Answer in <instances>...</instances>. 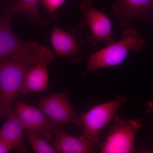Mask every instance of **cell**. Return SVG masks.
I'll return each mask as SVG.
<instances>
[{"label":"cell","mask_w":153,"mask_h":153,"mask_svg":"<svg viewBox=\"0 0 153 153\" xmlns=\"http://www.w3.org/2000/svg\"><path fill=\"white\" fill-rule=\"evenodd\" d=\"M66 0H40V2L46 8L52 19L57 17V10L62 5Z\"/></svg>","instance_id":"cell-16"},{"label":"cell","mask_w":153,"mask_h":153,"mask_svg":"<svg viewBox=\"0 0 153 153\" xmlns=\"http://www.w3.org/2000/svg\"><path fill=\"white\" fill-rule=\"evenodd\" d=\"M52 131L55 137L52 144L57 152L87 153L97 151L96 145L87 142L81 136L70 135L59 127L55 126Z\"/></svg>","instance_id":"cell-12"},{"label":"cell","mask_w":153,"mask_h":153,"mask_svg":"<svg viewBox=\"0 0 153 153\" xmlns=\"http://www.w3.org/2000/svg\"><path fill=\"white\" fill-rule=\"evenodd\" d=\"M82 1L85 2L91 3V4H92V2H93V0H82Z\"/></svg>","instance_id":"cell-20"},{"label":"cell","mask_w":153,"mask_h":153,"mask_svg":"<svg viewBox=\"0 0 153 153\" xmlns=\"http://www.w3.org/2000/svg\"><path fill=\"white\" fill-rule=\"evenodd\" d=\"M115 19L123 27H129L137 19L149 20L153 0H117L111 7Z\"/></svg>","instance_id":"cell-9"},{"label":"cell","mask_w":153,"mask_h":153,"mask_svg":"<svg viewBox=\"0 0 153 153\" xmlns=\"http://www.w3.org/2000/svg\"><path fill=\"white\" fill-rule=\"evenodd\" d=\"M147 109L149 112H153V102H149L146 105Z\"/></svg>","instance_id":"cell-18"},{"label":"cell","mask_w":153,"mask_h":153,"mask_svg":"<svg viewBox=\"0 0 153 153\" xmlns=\"http://www.w3.org/2000/svg\"><path fill=\"white\" fill-rule=\"evenodd\" d=\"M142 126L140 120H126L117 117L114 126L101 145V153L134 152L135 137Z\"/></svg>","instance_id":"cell-5"},{"label":"cell","mask_w":153,"mask_h":153,"mask_svg":"<svg viewBox=\"0 0 153 153\" xmlns=\"http://www.w3.org/2000/svg\"><path fill=\"white\" fill-rule=\"evenodd\" d=\"M39 106L54 126H65L70 123L81 126V114L77 113L71 106L67 91L42 97Z\"/></svg>","instance_id":"cell-6"},{"label":"cell","mask_w":153,"mask_h":153,"mask_svg":"<svg viewBox=\"0 0 153 153\" xmlns=\"http://www.w3.org/2000/svg\"><path fill=\"white\" fill-rule=\"evenodd\" d=\"M7 117V120L0 128V140L13 149H20L24 141L25 129L15 111Z\"/></svg>","instance_id":"cell-13"},{"label":"cell","mask_w":153,"mask_h":153,"mask_svg":"<svg viewBox=\"0 0 153 153\" xmlns=\"http://www.w3.org/2000/svg\"><path fill=\"white\" fill-rule=\"evenodd\" d=\"M12 150L13 149L9 145L0 140V153H7Z\"/></svg>","instance_id":"cell-17"},{"label":"cell","mask_w":153,"mask_h":153,"mask_svg":"<svg viewBox=\"0 0 153 153\" xmlns=\"http://www.w3.org/2000/svg\"><path fill=\"white\" fill-rule=\"evenodd\" d=\"M34 65L22 59L0 60V106L5 118L14 112L13 103L17 96L22 93L27 72Z\"/></svg>","instance_id":"cell-2"},{"label":"cell","mask_w":153,"mask_h":153,"mask_svg":"<svg viewBox=\"0 0 153 153\" xmlns=\"http://www.w3.org/2000/svg\"><path fill=\"white\" fill-rule=\"evenodd\" d=\"M126 100L125 97L119 96L108 102L97 105L81 114V136L87 142L96 145L101 140L100 131L114 116L118 109Z\"/></svg>","instance_id":"cell-4"},{"label":"cell","mask_w":153,"mask_h":153,"mask_svg":"<svg viewBox=\"0 0 153 153\" xmlns=\"http://www.w3.org/2000/svg\"><path fill=\"white\" fill-rule=\"evenodd\" d=\"M14 111L25 130L34 132L47 141L51 139L55 126L41 109L19 101L15 105Z\"/></svg>","instance_id":"cell-8"},{"label":"cell","mask_w":153,"mask_h":153,"mask_svg":"<svg viewBox=\"0 0 153 153\" xmlns=\"http://www.w3.org/2000/svg\"><path fill=\"white\" fill-rule=\"evenodd\" d=\"M121 38L120 41L108 44L106 47L91 54L84 75L94 70L120 65L131 50L138 52L145 43V39L130 26L126 27L121 34Z\"/></svg>","instance_id":"cell-1"},{"label":"cell","mask_w":153,"mask_h":153,"mask_svg":"<svg viewBox=\"0 0 153 153\" xmlns=\"http://www.w3.org/2000/svg\"><path fill=\"white\" fill-rule=\"evenodd\" d=\"M26 134L30 146L36 153H57L55 149L47 142V140L38 134L26 130Z\"/></svg>","instance_id":"cell-15"},{"label":"cell","mask_w":153,"mask_h":153,"mask_svg":"<svg viewBox=\"0 0 153 153\" xmlns=\"http://www.w3.org/2000/svg\"><path fill=\"white\" fill-rule=\"evenodd\" d=\"M0 117H1L3 118H5L4 115V113L3 112L1 108V106H0Z\"/></svg>","instance_id":"cell-19"},{"label":"cell","mask_w":153,"mask_h":153,"mask_svg":"<svg viewBox=\"0 0 153 153\" xmlns=\"http://www.w3.org/2000/svg\"><path fill=\"white\" fill-rule=\"evenodd\" d=\"M14 15L10 7L0 15V60L13 58L37 62L42 46L38 41L23 42L17 37L10 25Z\"/></svg>","instance_id":"cell-3"},{"label":"cell","mask_w":153,"mask_h":153,"mask_svg":"<svg viewBox=\"0 0 153 153\" xmlns=\"http://www.w3.org/2000/svg\"><path fill=\"white\" fill-rule=\"evenodd\" d=\"M80 8L82 15L79 26L82 27L87 26L90 28L91 34L88 37L87 41L91 46L114 42L111 34V22L107 15L95 8L91 3L82 1Z\"/></svg>","instance_id":"cell-7"},{"label":"cell","mask_w":153,"mask_h":153,"mask_svg":"<svg viewBox=\"0 0 153 153\" xmlns=\"http://www.w3.org/2000/svg\"><path fill=\"white\" fill-rule=\"evenodd\" d=\"M78 35L75 30L67 32L54 27L51 31V41L56 57L75 59L79 56L82 41Z\"/></svg>","instance_id":"cell-10"},{"label":"cell","mask_w":153,"mask_h":153,"mask_svg":"<svg viewBox=\"0 0 153 153\" xmlns=\"http://www.w3.org/2000/svg\"><path fill=\"white\" fill-rule=\"evenodd\" d=\"M40 0H18L11 6L14 14H20L34 24L44 25L48 24L40 16L38 4Z\"/></svg>","instance_id":"cell-14"},{"label":"cell","mask_w":153,"mask_h":153,"mask_svg":"<svg viewBox=\"0 0 153 153\" xmlns=\"http://www.w3.org/2000/svg\"><path fill=\"white\" fill-rule=\"evenodd\" d=\"M54 54L50 51L37 64L31 66L25 75L22 93L28 94L47 90L48 82L47 66L54 59Z\"/></svg>","instance_id":"cell-11"}]
</instances>
